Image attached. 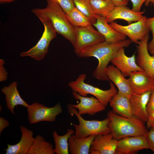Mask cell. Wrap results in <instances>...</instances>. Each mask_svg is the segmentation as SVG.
<instances>
[{"label": "cell", "mask_w": 154, "mask_h": 154, "mask_svg": "<svg viewBox=\"0 0 154 154\" xmlns=\"http://www.w3.org/2000/svg\"><path fill=\"white\" fill-rule=\"evenodd\" d=\"M66 14L69 21L74 27L92 24L89 19L75 7Z\"/></svg>", "instance_id": "27"}, {"label": "cell", "mask_w": 154, "mask_h": 154, "mask_svg": "<svg viewBox=\"0 0 154 154\" xmlns=\"http://www.w3.org/2000/svg\"><path fill=\"white\" fill-rule=\"evenodd\" d=\"M146 24L147 27L152 33V39L147 44L148 50L151 55H154V17L147 18Z\"/></svg>", "instance_id": "29"}, {"label": "cell", "mask_w": 154, "mask_h": 154, "mask_svg": "<svg viewBox=\"0 0 154 154\" xmlns=\"http://www.w3.org/2000/svg\"><path fill=\"white\" fill-rule=\"evenodd\" d=\"M112 111L122 116H132L129 98L118 92L113 96L110 102Z\"/></svg>", "instance_id": "23"}, {"label": "cell", "mask_w": 154, "mask_h": 154, "mask_svg": "<svg viewBox=\"0 0 154 154\" xmlns=\"http://www.w3.org/2000/svg\"><path fill=\"white\" fill-rule=\"evenodd\" d=\"M132 42L129 39L116 43L104 41L85 48L76 54L80 57H93L97 58L98 64L93 72V76L99 80L110 81L105 74L108 63L120 48L128 47Z\"/></svg>", "instance_id": "1"}, {"label": "cell", "mask_w": 154, "mask_h": 154, "mask_svg": "<svg viewBox=\"0 0 154 154\" xmlns=\"http://www.w3.org/2000/svg\"><path fill=\"white\" fill-rule=\"evenodd\" d=\"M149 38L148 33L137 44L136 61L139 68L154 79V55L151 54L147 49Z\"/></svg>", "instance_id": "10"}, {"label": "cell", "mask_w": 154, "mask_h": 154, "mask_svg": "<svg viewBox=\"0 0 154 154\" xmlns=\"http://www.w3.org/2000/svg\"><path fill=\"white\" fill-rule=\"evenodd\" d=\"M53 145L44 137L37 135L27 154H54Z\"/></svg>", "instance_id": "25"}, {"label": "cell", "mask_w": 154, "mask_h": 154, "mask_svg": "<svg viewBox=\"0 0 154 154\" xmlns=\"http://www.w3.org/2000/svg\"><path fill=\"white\" fill-rule=\"evenodd\" d=\"M148 149L147 135L127 137L118 140L116 154H133L139 150Z\"/></svg>", "instance_id": "11"}, {"label": "cell", "mask_w": 154, "mask_h": 154, "mask_svg": "<svg viewBox=\"0 0 154 154\" xmlns=\"http://www.w3.org/2000/svg\"><path fill=\"white\" fill-rule=\"evenodd\" d=\"M9 121L5 118L0 117V134H1L3 130L9 126Z\"/></svg>", "instance_id": "35"}, {"label": "cell", "mask_w": 154, "mask_h": 154, "mask_svg": "<svg viewBox=\"0 0 154 154\" xmlns=\"http://www.w3.org/2000/svg\"><path fill=\"white\" fill-rule=\"evenodd\" d=\"M146 122L147 128H150L154 123V110L149 114L148 120Z\"/></svg>", "instance_id": "36"}, {"label": "cell", "mask_w": 154, "mask_h": 154, "mask_svg": "<svg viewBox=\"0 0 154 154\" xmlns=\"http://www.w3.org/2000/svg\"><path fill=\"white\" fill-rule=\"evenodd\" d=\"M144 4L146 7L150 5L154 6V0H146Z\"/></svg>", "instance_id": "38"}, {"label": "cell", "mask_w": 154, "mask_h": 154, "mask_svg": "<svg viewBox=\"0 0 154 154\" xmlns=\"http://www.w3.org/2000/svg\"><path fill=\"white\" fill-rule=\"evenodd\" d=\"M147 134L148 143L149 149L154 153V129L150 128Z\"/></svg>", "instance_id": "31"}, {"label": "cell", "mask_w": 154, "mask_h": 154, "mask_svg": "<svg viewBox=\"0 0 154 154\" xmlns=\"http://www.w3.org/2000/svg\"><path fill=\"white\" fill-rule=\"evenodd\" d=\"M54 2L58 4L66 13L73 9L75 7L73 0H46Z\"/></svg>", "instance_id": "30"}, {"label": "cell", "mask_w": 154, "mask_h": 154, "mask_svg": "<svg viewBox=\"0 0 154 154\" xmlns=\"http://www.w3.org/2000/svg\"><path fill=\"white\" fill-rule=\"evenodd\" d=\"M105 74L110 81L117 87V92L128 98L133 93L128 80L125 78L120 71L114 65L107 67Z\"/></svg>", "instance_id": "19"}, {"label": "cell", "mask_w": 154, "mask_h": 154, "mask_svg": "<svg viewBox=\"0 0 154 154\" xmlns=\"http://www.w3.org/2000/svg\"><path fill=\"white\" fill-rule=\"evenodd\" d=\"M17 82L14 81L8 86H4L1 92L5 95V99L8 109L13 114H15V106L21 105L27 108L29 105L21 97L17 88Z\"/></svg>", "instance_id": "21"}, {"label": "cell", "mask_w": 154, "mask_h": 154, "mask_svg": "<svg viewBox=\"0 0 154 154\" xmlns=\"http://www.w3.org/2000/svg\"><path fill=\"white\" fill-rule=\"evenodd\" d=\"M151 128H153L154 129V123L153 124V125H152V127H151Z\"/></svg>", "instance_id": "40"}, {"label": "cell", "mask_w": 154, "mask_h": 154, "mask_svg": "<svg viewBox=\"0 0 154 154\" xmlns=\"http://www.w3.org/2000/svg\"><path fill=\"white\" fill-rule=\"evenodd\" d=\"M126 77L129 76L132 72L137 71H143L138 66L134 54L130 56L125 53L124 48H120L110 62Z\"/></svg>", "instance_id": "15"}, {"label": "cell", "mask_w": 154, "mask_h": 154, "mask_svg": "<svg viewBox=\"0 0 154 154\" xmlns=\"http://www.w3.org/2000/svg\"><path fill=\"white\" fill-rule=\"evenodd\" d=\"M118 140L111 133L95 135L90 150V154H116Z\"/></svg>", "instance_id": "12"}, {"label": "cell", "mask_w": 154, "mask_h": 154, "mask_svg": "<svg viewBox=\"0 0 154 154\" xmlns=\"http://www.w3.org/2000/svg\"><path fill=\"white\" fill-rule=\"evenodd\" d=\"M95 135L81 138L72 134L68 140L69 151L71 154H88L92 143Z\"/></svg>", "instance_id": "22"}, {"label": "cell", "mask_w": 154, "mask_h": 154, "mask_svg": "<svg viewBox=\"0 0 154 154\" xmlns=\"http://www.w3.org/2000/svg\"><path fill=\"white\" fill-rule=\"evenodd\" d=\"M107 116L110 119L111 133L117 140L127 137L147 135L148 131L144 122L134 116H122L112 111H109Z\"/></svg>", "instance_id": "3"}, {"label": "cell", "mask_w": 154, "mask_h": 154, "mask_svg": "<svg viewBox=\"0 0 154 154\" xmlns=\"http://www.w3.org/2000/svg\"><path fill=\"white\" fill-rule=\"evenodd\" d=\"M115 6H125L128 3L129 0H111Z\"/></svg>", "instance_id": "37"}, {"label": "cell", "mask_w": 154, "mask_h": 154, "mask_svg": "<svg viewBox=\"0 0 154 154\" xmlns=\"http://www.w3.org/2000/svg\"><path fill=\"white\" fill-rule=\"evenodd\" d=\"M89 1L93 14L105 18L115 6L111 0H89Z\"/></svg>", "instance_id": "26"}, {"label": "cell", "mask_w": 154, "mask_h": 154, "mask_svg": "<svg viewBox=\"0 0 154 154\" xmlns=\"http://www.w3.org/2000/svg\"><path fill=\"white\" fill-rule=\"evenodd\" d=\"M151 92L133 93L129 98L132 116L144 123L147 122L148 117L147 106Z\"/></svg>", "instance_id": "16"}, {"label": "cell", "mask_w": 154, "mask_h": 154, "mask_svg": "<svg viewBox=\"0 0 154 154\" xmlns=\"http://www.w3.org/2000/svg\"><path fill=\"white\" fill-rule=\"evenodd\" d=\"M127 79L133 93L142 94L154 90V79L143 71L131 72Z\"/></svg>", "instance_id": "14"}, {"label": "cell", "mask_w": 154, "mask_h": 154, "mask_svg": "<svg viewBox=\"0 0 154 154\" xmlns=\"http://www.w3.org/2000/svg\"><path fill=\"white\" fill-rule=\"evenodd\" d=\"M86 78L85 74H81L75 80L70 82L68 85L72 92L83 96H87L89 94L92 95L106 106L114 95L118 92L115 85L110 81V88L104 90L86 83L85 80Z\"/></svg>", "instance_id": "5"}, {"label": "cell", "mask_w": 154, "mask_h": 154, "mask_svg": "<svg viewBox=\"0 0 154 154\" xmlns=\"http://www.w3.org/2000/svg\"><path fill=\"white\" fill-rule=\"evenodd\" d=\"M15 0H0V4L9 3L14 2Z\"/></svg>", "instance_id": "39"}, {"label": "cell", "mask_w": 154, "mask_h": 154, "mask_svg": "<svg viewBox=\"0 0 154 154\" xmlns=\"http://www.w3.org/2000/svg\"><path fill=\"white\" fill-rule=\"evenodd\" d=\"M72 95L75 99L80 101L78 104L72 105L81 115L88 114L93 116L106 109V106L95 97L83 96L74 92H72Z\"/></svg>", "instance_id": "13"}, {"label": "cell", "mask_w": 154, "mask_h": 154, "mask_svg": "<svg viewBox=\"0 0 154 154\" xmlns=\"http://www.w3.org/2000/svg\"><path fill=\"white\" fill-rule=\"evenodd\" d=\"M147 18L144 16L140 20L126 26L114 21L110 23V25L117 32L128 37L132 42L137 44L149 33V31L146 24Z\"/></svg>", "instance_id": "9"}, {"label": "cell", "mask_w": 154, "mask_h": 154, "mask_svg": "<svg viewBox=\"0 0 154 154\" xmlns=\"http://www.w3.org/2000/svg\"><path fill=\"white\" fill-rule=\"evenodd\" d=\"M43 24L44 31L36 44L25 52L20 54L21 57L29 56L37 60L42 59L47 53L51 41L56 36V33L50 22L46 18L38 17Z\"/></svg>", "instance_id": "6"}, {"label": "cell", "mask_w": 154, "mask_h": 154, "mask_svg": "<svg viewBox=\"0 0 154 154\" xmlns=\"http://www.w3.org/2000/svg\"><path fill=\"white\" fill-rule=\"evenodd\" d=\"M74 133L75 131L73 129H68L65 134L59 135L56 131H54L52 136L55 143L54 151L55 153L57 154H69L68 140Z\"/></svg>", "instance_id": "24"}, {"label": "cell", "mask_w": 154, "mask_h": 154, "mask_svg": "<svg viewBox=\"0 0 154 154\" xmlns=\"http://www.w3.org/2000/svg\"><path fill=\"white\" fill-rule=\"evenodd\" d=\"M27 108L28 120L31 124L41 121L54 122L62 109L60 103L52 107L35 102L29 105Z\"/></svg>", "instance_id": "7"}, {"label": "cell", "mask_w": 154, "mask_h": 154, "mask_svg": "<svg viewBox=\"0 0 154 154\" xmlns=\"http://www.w3.org/2000/svg\"><path fill=\"white\" fill-rule=\"evenodd\" d=\"M154 110V90L151 93L147 106V110L148 115Z\"/></svg>", "instance_id": "34"}, {"label": "cell", "mask_w": 154, "mask_h": 154, "mask_svg": "<svg viewBox=\"0 0 154 154\" xmlns=\"http://www.w3.org/2000/svg\"><path fill=\"white\" fill-rule=\"evenodd\" d=\"M47 5L44 8H34L31 12L38 17L47 19L58 34L61 35L75 46L76 36L74 27L68 20L65 13L57 3L46 1Z\"/></svg>", "instance_id": "2"}, {"label": "cell", "mask_w": 154, "mask_h": 154, "mask_svg": "<svg viewBox=\"0 0 154 154\" xmlns=\"http://www.w3.org/2000/svg\"><path fill=\"white\" fill-rule=\"evenodd\" d=\"M132 4V9L135 11L140 12L143 4L146 0H130Z\"/></svg>", "instance_id": "33"}, {"label": "cell", "mask_w": 154, "mask_h": 154, "mask_svg": "<svg viewBox=\"0 0 154 154\" xmlns=\"http://www.w3.org/2000/svg\"><path fill=\"white\" fill-rule=\"evenodd\" d=\"M5 61L3 59L0 60V81L2 82L7 79L8 73L4 66Z\"/></svg>", "instance_id": "32"}, {"label": "cell", "mask_w": 154, "mask_h": 154, "mask_svg": "<svg viewBox=\"0 0 154 154\" xmlns=\"http://www.w3.org/2000/svg\"><path fill=\"white\" fill-rule=\"evenodd\" d=\"M20 128L21 136L19 141L15 145L7 144L5 149L6 154H27L34 140L33 132L23 125Z\"/></svg>", "instance_id": "18"}, {"label": "cell", "mask_w": 154, "mask_h": 154, "mask_svg": "<svg viewBox=\"0 0 154 154\" xmlns=\"http://www.w3.org/2000/svg\"><path fill=\"white\" fill-rule=\"evenodd\" d=\"M67 108L69 114L72 115H75L78 120V124H73L75 129L74 134L76 136L84 138L91 135H103L111 133L109 126L110 119L108 117L102 120H86L83 118L72 104H68Z\"/></svg>", "instance_id": "4"}, {"label": "cell", "mask_w": 154, "mask_h": 154, "mask_svg": "<svg viewBox=\"0 0 154 154\" xmlns=\"http://www.w3.org/2000/svg\"><path fill=\"white\" fill-rule=\"evenodd\" d=\"M144 11L136 12L125 6H115L110 14L106 18V21L111 23L118 19L126 21L128 24L137 21L144 17Z\"/></svg>", "instance_id": "20"}, {"label": "cell", "mask_w": 154, "mask_h": 154, "mask_svg": "<svg viewBox=\"0 0 154 154\" xmlns=\"http://www.w3.org/2000/svg\"><path fill=\"white\" fill-rule=\"evenodd\" d=\"M76 42L74 47L76 54L81 50L105 41L103 36L92 24L74 27Z\"/></svg>", "instance_id": "8"}, {"label": "cell", "mask_w": 154, "mask_h": 154, "mask_svg": "<svg viewBox=\"0 0 154 154\" xmlns=\"http://www.w3.org/2000/svg\"><path fill=\"white\" fill-rule=\"evenodd\" d=\"M75 7L86 16L92 25L96 22L90 6L89 0H73Z\"/></svg>", "instance_id": "28"}, {"label": "cell", "mask_w": 154, "mask_h": 154, "mask_svg": "<svg viewBox=\"0 0 154 154\" xmlns=\"http://www.w3.org/2000/svg\"><path fill=\"white\" fill-rule=\"evenodd\" d=\"M96 22L92 25L103 36L108 43H116L125 40L126 36L117 32L108 24L106 18L99 15H94Z\"/></svg>", "instance_id": "17"}]
</instances>
